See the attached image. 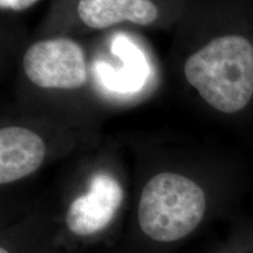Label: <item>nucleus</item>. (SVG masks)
I'll list each match as a JSON object with an SVG mask.
<instances>
[{"label":"nucleus","instance_id":"nucleus-1","mask_svg":"<svg viewBox=\"0 0 253 253\" xmlns=\"http://www.w3.org/2000/svg\"><path fill=\"white\" fill-rule=\"evenodd\" d=\"M186 81L213 109L233 114L253 96V45L242 36H224L185 61Z\"/></svg>","mask_w":253,"mask_h":253},{"label":"nucleus","instance_id":"nucleus-2","mask_svg":"<svg viewBox=\"0 0 253 253\" xmlns=\"http://www.w3.org/2000/svg\"><path fill=\"white\" fill-rule=\"evenodd\" d=\"M205 210L207 197L197 183L179 173L161 172L143 186L137 219L150 239L173 243L197 229Z\"/></svg>","mask_w":253,"mask_h":253},{"label":"nucleus","instance_id":"nucleus-3","mask_svg":"<svg viewBox=\"0 0 253 253\" xmlns=\"http://www.w3.org/2000/svg\"><path fill=\"white\" fill-rule=\"evenodd\" d=\"M23 67L32 84L46 89H78L87 81L84 53L75 41H38L25 53Z\"/></svg>","mask_w":253,"mask_h":253},{"label":"nucleus","instance_id":"nucleus-4","mask_svg":"<svg viewBox=\"0 0 253 253\" xmlns=\"http://www.w3.org/2000/svg\"><path fill=\"white\" fill-rule=\"evenodd\" d=\"M125 192L115 177L107 172L91 176L89 188L69 204L66 225L73 235L93 236L112 223L121 208Z\"/></svg>","mask_w":253,"mask_h":253},{"label":"nucleus","instance_id":"nucleus-5","mask_svg":"<svg viewBox=\"0 0 253 253\" xmlns=\"http://www.w3.org/2000/svg\"><path fill=\"white\" fill-rule=\"evenodd\" d=\"M46 155L45 142L37 132L23 126L0 130V184L13 183L36 172Z\"/></svg>","mask_w":253,"mask_h":253},{"label":"nucleus","instance_id":"nucleus-6","mask_svg":"<svg viewBox=\"0 0 253 253\" xmlns=\"http://www.w3.org/2000/svg\"><path fill=\"white\" fill-rule=\"evenodd\" d=\"M77 9L82 23L94 30L126 21L148 26L158 18V8L151 0H80Z\"/></svg>","mask_w":253,"mask_h":253},{"label":"nucleus","instance_id":"nucleus-7","mask_svg":"<svg viewBox=\"0 0 253 253\" xmlns=\"http://www.w3.org/2000/svg\"><path fill=\"white\" fill-rule=\"evenodd\" d=\"M39 0H0V8L21 12L30 8Z\"/></svg>","mask_w":253,"mask_h":253},{"label":"nucleus","instance_id":"nucleus-8","mask_svg":"<svg viewBox=\"0 0 253 253\" xmlns=\"http://www.w3.org/2000/svg\"><path fill=\"white\" fill-rule=\"evenodd\" d=\"M0 253H9L8 250H6L5 248H1L0 249Z\"/></svg>","mask_w":253,"mask_h":253}]
</instances>
